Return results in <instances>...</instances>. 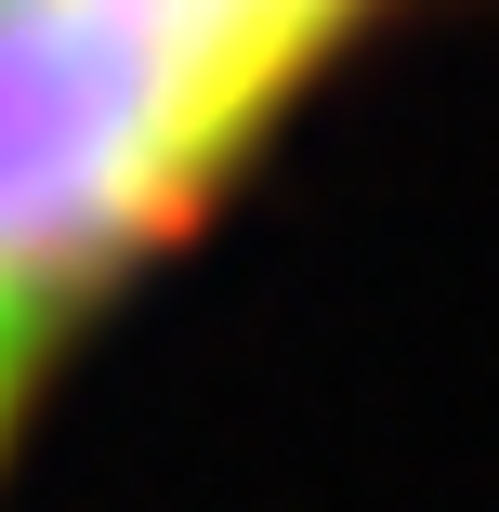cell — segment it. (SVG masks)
<instances>
[{
    "label": "cell",
    "mask_w": 499,
    "mask_h": 512,
    "mask_svg": "<svg viewBox=\"0 0 499 512\" xmlns=\"http://www.w3.org/2000/svg\"><path fill=\"white\" fill-rule=\"evenodd\" d=\"M381 0H0V316L171 250Z\"/></svg>",
    "instance_id": "6da1fadb"
},
{
    "label": "cell",
    "mask_w": 499,
    "mask_h": 512,
    "mask_svg": "<svg viewBox=\"0 0 499 512\" xmlns=\"http://www.w3.org/2000/svg\"><path fill=\"white\" fill-rule=\"evenodd\" d=\"M40 355H53V329H27V316H0V434H14V407H27Z\"/></svg>",
    "instance_id": "7a4b0ae2"
}]
</instances>
